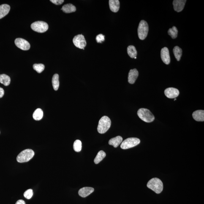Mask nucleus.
Masks as SVG:
<instances>
[{
  "mask_svg": "<svg viewBox=\"0 0 204 204\" xmlns=\"http://www.w3.org/2000/svg\"><path fill=\"white\" fill-rule=\"evenodd\" d=\"M147 186L149 189L158 194L162 192L163 188V185L162 181L157 178L151 179L148 181Z\"/></svg>",
  "mask_w": 204,
  "mask_h": 204,
  "instance_id": "1",
  "label": "nucleus"
},
{
  "mask_svg": "<svg viewBox=\"0 0 204 204\" xmlns=\"http://www.w3.org/2000/svg\"><path fill=\"white\" fill-rule=\"evenodd\" d=\"M111 121L108 116H102L99 120L97 127L98 132L99 134H103L108 131L110 127Z\"/></svg>",
  "mask_w": 204,
  "mask_h": 204,
  "instance_id": "2",
  "label": "nucleus"
},
{
  "mask_svg": "<svg viewBox=\"0 0 204 204\" xmlns=\"http://www.w3.org/2000/svg\"><path fill=\"white\" fill-rule=\"evenodd\" d=\"M137 115L141 119L145 122H152L155 120V117L148 109L141 108L138 111Z\"/></svg>",
  "mask_w": 204,
  "mask_h": 204,
  "instance_id": "3",
  "label": "nucleus"
},
{
  "mask_svg": "<svg viewBox=\"0 0 204 204\" xmlns=\"http://www.w3.org/2000/svg\"><path fill=\"white\" fill-rule=\"evenodd\" d=\"M34 155V152L32 150L27 149L22 151L18 156L16 159L17 162L22 163L27 162L32 159Z\"/></svg>",
  "mask_w": 204,
  "mask_h": 204,
  "instance_id": "4",
  "label": "nucleus"
},
{
  "mask_svg": "<svg viewBox=\"0 0 204 204\" xmlns=\"http://www.w3.org/2000/svg\"><path fill=\"white\" fill-rule=\"evenodd\" d=\"M149 26L148 23L144 20H141L139 23L138 28V34L139 39L143 40L148 36Z\"/></svg>",
  "mask_w": 204,
  "mask_h": 204,
  "instance_id": "5",
  "label": "nucleus"
},
{
  "mask_svg": "<svg viewBox=\"0 0 204 204\" xmlns=\"http://www.w3.org/2000/svg\"><path fill=\"white\" fill-rule=\"evenodd\" d=\"M140 143V139L137 138H129L124 140L121 145V148L123 149L133 148Z\"/></svg>",
  "mask_w": 204,
  "mask_h": 204,
  "instance_id": "6",
  "label": "nucleus"
},
{
  "mask_svg": "<svg viewBox=\"0 0 204 204\" xmlns=\"http://www.w3.org/2000/svg\"><path fill=\"white\" fill-rule=\"evenodd\" d=\"M31 29L33 30L38 33L45 32L48 29V24L45 22L38 21L32 23L31 26Z\"/></svg>",
  "mask_w": 204,
  "mask_h": 204,
  "instance_id": "7",
  "label": "nucleus"
},
{
  "mask_svg": "<svg viewBox=\"0 0 204 204\" xmlns=\"http://www.w3.org/2000/svg\"><path fill=\"white\" fill-rule=\"evenodd\" d=\"M74 45L77 48L84 49L87 42L83 35L78 34L74 37L73 40Z\"/></svg>",
  "mask_w": 204,
  "mask_h": 204,
  "instance_id": "8",
  "label": "nucleus"
},
{
  "mask_svg": "<svg viewBox=\"0 0 204 204\" xmlns=\"http://www.w3.org/2000/svg\"><path fill=\"white\" fill-rule=\"evenodd\" d=\"M15 44L17 47L23 50H28L30 49V45L29 42L25 39L18 38L15 39Z\"/></svg>",
  "mask_w": 204,
  "mask_h": 204,
  "instance_id": "9",
  "label": "nucleus"
},
{
  "mask_svg": "<svg viewBox=\"0 0 204 204\" xmlns=\"http://www.w3.org/2000/svg\"><path fill=\"white\" fill-rule=\"evenodd\" d=\"M179 94L180 92L178 90L175 88H168L164 91V94L169 98H175L178 97Z\"/></svg>",
  "mask_w": 204,
  "mask_h": 204,
  "instance_id": "10",
  "label": "nucleus"
},
{
  "mask_svg": "<svg viewBox=\"0 0 204 204\" xmlns=\"http://www.w3.org/2000/svg\"><path fill=\"white\" fill-rule=\"evenodd\" d=\"M161 57L162 61L166 64L168 65L170 64V52L168 48L166 47H164L161 50Z\"/></svg>",
  "mask_w": 204,
  "mask_h": 204,
  "instance_id": "11",
  "label": "nucleus"
},
{
  "mask_svg": "<svg viewBox=\"0 0 204 204\" xmlns=\"http://www.w3.org/2000/svg\"><path fill=\"white\" fill-rule=\"evenodd\" d=\"M138 75L139 73L137 69L131 70L128 75V82L131 84H134L135 83Z\"/></svg>",
  "mask_w": 204,
  "mask_h": 204,
  "instance_id": "12",
  "label": "nucleus"
},
{
  "mask_svg": "<svg viewBox=\"0 0 204 204\" xmlns=\"http://www.w3.org/2000/svg\"><path fill=\"white\" fill-rule=\"evenodd\" d=\"M186 2V0H174V1L173 4L174 10L178 12H181L184 9Z\"/></svg>",
  "mask_w": 204,
  "mask_h": 204,
  "instance_id": "13",
  "label": "nucleus"
},
{
  "mask_svg": "<svg viewBox=\"0 0 204 204\" xmlns=\"http://www.w3.org/2000/svg\"><path fill=\"white\" fill-rule=\"evenodd\" d=\"M94 191V188L91 187H84L79 191V195L82 197H86L90 195Z\"/></svg>",
  "mask_w": 204,
  "mask_h": 204,
  "instance_id": "14",
  "label": "nucleus"
},
{
  "mask_svg": "<svg viewBox=\"0 0 204 204\" xmlns=\"http://www.w3.org/2000/svg\"><path fill=\"white\" fill-rule=\"evenodd\" d=\"M110 9L112 12L116 13L119 10L120 2L118 0H110L109 1Z\"/></svg>",
  "mask_w": 204,
  "mask_h": 204,
  "instance_id": "15",
  "label": "nucleus"
},
{
  "mask_svg": "<svg viewBox=\"0 0 204 204\" xmlns=\"http://www.w3.org/2000/svg\"><path fill=\"white\" fill-rule=\"evenodd\" d=\"M192 116L194 119L196 121H204V111L203 110H196L193 113Z\"/></svg>",
  "mask_w": 204,
  "mask_h": 204,
  "instance_id": "16",
  "label": "nucleus"
},
{
  "mask_svg": "<svg viewBox=\"0 0 204 204\" xmlns=\"http://www.w3.org/2000/svg\"><path fill=\"white\" fill-rule=\"evenodd\" d=\"M10 9V7L9 5L4 4L0 5V19L7 15Z\"/></svg>",
  "mask_w": 204,
  "mask_h": 204,
  "instance_id": "17",
  "label": "nucleus"
},
{
  "mask_svg": "<svg viewBox=\"0 0 204 204\" xmlns=\"http://www.w3.org/2000/svg\"><path fill=\"white\" fill-rule=\"evenodd\" d=\"M123 138L120 136L112 138L109 141V144L110 145H113L115 148H116L120 145L123 141Z\"/></svg>",
  "mask_w": 204,
  "mask_h": 204,
  "instance_id": "18",
  "label": "nucleus"
},
{
  "mask_svg": "<svg viewBox=\"0 0 204 204\" xmlns=\"http://www.w3.org/2000/svg\"><path fill=\"white\" fill-rule=\"evenodd\" d=\"M61 9L65 13H69L75 12L76 11V8L73 5L69 4L64 5V6H63Z\"/></svg>",
  "mask_w": 204,
  "mask_h": 204,
  "instance_id": "19",
  "label": "nucleus"
},
{
  "mask_svg": "<svg viewBox=\"0 0 204 204\" xmlns=\"http://www.w3.org/2000/svg\"><path fill=\"white\" fill-rule=\"evenodd\" d=\"M10 77L9 76L4 74L0 75V83L7 86L10 84Z\"/></svg>",
  "mask_w": 204,
  "mask_h": 204,
  "instance_id": "20",
  "label": "nucleus"
},
{
  "mask_svg": "<svg viewBox=\"0 0 204 204\" xmlns=\"http://www.w3.org/2000/svg\"><path fill=\"white\" fill-rule=\"evenodd\" d=\"M59 76L58 74H55L53 76L52 79V85L55 91H57L59 86Z\"/></svg>",
  "mask_w": 204,
  "mask_h": 204,
  "instance_id": "21",
  "label": "nucleus"
},
{
  "mask_svg": "<svg viewBox=\"0 0 204 204\" xmlns=\"http://www.w3.org/2000/svg\"><path fill=\"white\" fill-rule=\"evenodd\" d=\"M33 118L36 121H39L42 119L43 116V112L41 109L40 108L37 109L34 111L33 114Z\"/></svg>",
  "mask_w": 204,
  "mask_h": 204,
  "instance_id": "22",
  "label": "nucleus"
},
{
  "mask_svg": "<svg viewBox=\"0 0 204 204\" xmlns=\"http://www.w3.org/2000/svg\"><path fill=\"white\" fill-rule=\"evenodd\" d=\"M128 55L131 58H134L137 56V52L135 47L133 45H130L127 48Z\"/></svg>",
  "mask_w": 204,
  "mask_h": 204,
  "instance_id": "23",
  "label": "nucleus"
},
{
  "mask_svg": "<svg viewBox=\"0 0 204 204\" xmlns=\"http://www.w3.org/2000/svg\"><path fill=\"white\" fill-rule=\"evenodd\" d=\"M173 51L177 61H179L182 55V50L179 47L175 46L174 47Z\"/></svg>",
  "mask_w": 204,
  "mask_h": 204,
  "instance_id": "24",
  "label": "nucleus"
},
{
  "mask_svg": "<svg viewBox=\"0 0 204 204\" xmlns=\"http://www.w3.org/2000/svg\"><path fill=\"white\" fill-rule=\"evenodd\" d=\"M106 153L104 151H99L94 159L95 163L98 164L106 157Z\"/></svg>",
  "mask_w": 204,
  "mask_h": 204,
  "instance_id": "25",
  "label": "nucleus"
},
{
  "mask_svg": "<svg viewBox=\"0 0 204 204\" xmlns=\"http://www.w3.org/2000/svg\"><path fill=\"white\" fill-rule=\"evenodd\" d=\"M168 34L172 38H176L178 34V30L176 27L174 26L172 28H170L168 31Z\"/></svg>",
  "mask_w": 204,
  "mask_h": 204,
  "instance_id": "26",
  "label": "nucleus"
},
{
  "mask_svg": "<svg viewBox=\"0 0 204 204\" xmlns=\"http://www.w3.org/2000/svg\"><path fill=\"white\" fill-rule=\"evenodd\" d=\"M73 149L76 152H80L82 149V143L80 140H77L74 142Z\"/></svg>",
  "mask_w": 204,
  "mask_h": 204,
  "instance_id": "27",
  "label": "nucleus"
},
{
  "mask_svg": "<svg viewBox=\"0 0 204 204\" xmlns=\"http://www.w3.org/2000/svg\"><path fill=\"white\" fill-rule=\"evenodd\" d=\"M33 68L38 73H41L45 69V66L42 64H35L33 66Z\"/></svg>",
  "mask_w": 204,
  "mask_h": 204,
  "instance_id": "28",
  "label": "nucleus"
},
{
  "mask_svg": "<svg viewBox=\"0 0 204 204\" xmlns=\"http://www.w3.org/2000/svg\"><path fill=\"white\" fill-rule=\"evenodd\" d=\"M33 195V191L32 189H29L27 190L23 194L24 197L26 199H30L32 197Z\"/></svg>",
  "mask_w": 204,
  "mask_h": 204,
  "instance_id": "29",
  "label": "nucleus"
},
{
  "mask_svg": "<svg viewBox=\"0 0 204 204\" xmlns=\"http://www.w3.org/2000/svg\"><path fill=\"white\" fill-rule=\"evenodd\" d=\"M104 37H105V36L102 34L98 35L96 36V38L97 42L98 43H102V42L104 41L105 40Z\"/></svg>",
  "mask_w": 204,
  "mask_h": 204,
  "instance_id": "30",
  "label": "nucleus"
},
{
  "mask_svg": "<svg viewBox=\"0 0 204 204\" xmlns=\"http://www.w3.org/2000/svg\"><path fill=\"white\" fill-rule=\"evenodd\" d=\"M52 2L56 5H60L64 2V0H50Z\"/></svg>",
  "mask_w": 204,
  "mask_h": 204,
  "instance_id": "31",
  "label": "nucleus"
},
{
  "mask_svg": "<svg viewBox=\"0 0 204 204\" xmlns=\"http://www.w3.org/2000/svg\"><path fill=\"white\" fill-rule=\"evenodd\" d=\"M4 95V91L2 88L0 87V98H2Z\"/></svg>",
  "mask_w": 204,
  "mask_h": 204,
  "instance_id": "32",
  "label": "nucleus"
},
{
  "mask_svg": "<svg viewBox=\"0 0 204 204\" xmlns=\"http://www.w3.org/2000/svg\"><path fill=\"white\" fill-rule=\"evenodd\" d=\"M16 204H26L24 201H23V200H20L16 202Z\"/></svg>",
  "mask_w": 204,
  "mask_h": 204,
  "instance_id": "33",
  "label": "nucleus"
},
{
  "mask_svg": "<svg viewBox=\"0 0 204 204\" xmlns=\"http://www.w3.org/2000/svg\"><path fill=\"white\" fill-rule=\"evenodd\" d=\"M134 58H135V59H137V57H135Z\"/></svg>",
  "mask_w": 204,
  "mask_h": 204,
  "instance_id": "34",
  "label": "nucleus"
},
{
  "mask_svg": "<svg viewBox=\"0 0 204 204\" xmlns=\"http://www.w3.org/2000/svg\"><path fill=\"white\" fill-rule=\"evenodd\" d=\"M177 100V99L176 98H175L174 99V101H175V100Z\"/></svg>",
  "mask_w": 204,
  "mask_h": 204,
  "instance_id": "35",
  "label": "nucleus"
}]
</instances>
